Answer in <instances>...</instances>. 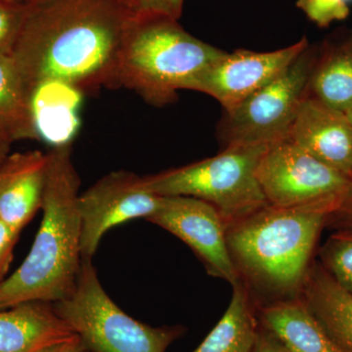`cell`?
Segmentation results:
<instances>
[{
    "mask_svg": "<svg viewBox=\"0 0 352 352\" xmlns=\"http://www.w3.org/2000/svg\"><path fill=\"white\" fill-rule=\"evenodd\" d=\"M223 52L190 34L178 20L135 18L118 54L113 87H126L163 107L176 100L179 90H191Z\"/></svg>",
    "mask_w": 352,
    "mask_h": 352,
    "instance_id": "277c9868",
    "label": "cell"
},
{
    "mask_svg": "<svg viewBox=\"0 0 352 352\" xmlns=\"http://www.w3.org/2000/svg\"><path fill=\"white\" fill-rule=\"evenodd\" d=\"M288 139L322 163L352 178V124L346 113L307 94Z\"/></svg>",
    "mask_w": 352,
    "mask_h": 352,
    "instance_id": "7c38bea8",
    "label": "cell"
},
{
    "mask_svg": "<svg viewBox=\"0 0 352 352\" xmlns=\"http://www.w3.org/2000/svg\"><path fill=\"white\" fill-rule=\"evenodd\" d=\"M80 180L69 143L48 153L43 215L24 263L0 283V309L28 302L56 303L75 289L82 265Z\"/></svg>",
    "mask_w": 352,
    "mask_h": 352,
    "instance_id": "3957f363",
    "label": "cell"
},
{
    "mask_svg": "<svg viewBox=\"0 0 352 352\" xmlns=\"http://www.w3.org/2000/svg\"><path fill=\"white\" fill-rule=\"evenodd\" d=\"M351 38H352V34H351Z\"/></svg>",
    "mask_w": 352,
    "mask_h": 352,
    "instance_id": "4dcf8cb0",
    "label": "cell"
},
{
    "mask_svg": "<svg viewBox=\"0 0 352 352\" xmlns=\"http://www.w3.org/2000/svg\"><path fill=\"white\" fill-rule=\"evenodd\" d=\"M146 220L183 241L210 276L226 280L231 286L240 281L227 247L226 222L207 201L191 197H164L162 207Z\"/></svg>",
    "mask_w": 352,
    "mask_h": 352,
    "instance_id": "30bf717a",
    "label": "cell"
},
{
    "mask_svg": "<svg viewBox=\"0 0 352 352\" xmlns=\"http://www.w3.org/2000/svg\"><path fill=\"white\" fill-rule=\"evenodd\" d=\"M252 352H291L276 336L259 324L258 338Z\"/></svg>",
    "mask_w": 352,
    "mask_h": 352,
    "instance_id": "484cf974",
    "label": "cell"
},
{
    "mask_svg": "<svg viewBox=\"0 0 352 352\" xmlns=\"http://www.w3.org/2000/svg\"><path fill=\"white\" fill-rule=\"evenodd\" d=\"M298 298L344 352H352V295L314 261Z\"/></svg>",
    "mask_w": 352,
    "mask_h": 352,
    "instance_id": "2e32d148",
    "label": "cell"
},
{
    "mask_svg": "<svg viewBox=\"0 0 352 352\" xmlns=\"http://www.w3.org/2000/svg\"><path fill=\"white\" fill-rule=\"evenodd\" d=\"M233 288L226 314L192 352H252L259 330L256 305L242 282Z\"/></svg>",
    "mask_w": 352,
    "mask_h": 352,
    "instance_id": "e0dca14e",
    "label": "cell"
},
{
    "mask_svg": "<svg viewBox=\"0 0 352 352\" xmlns=\"http://www.w3.org/2000/svg\"><path fill=\"white\" fill-rule=\"evenodd\" d=\"M88 352H166L183 328L152 327L120 309L99 281L92 259L82 258L75 289L53 303Z\"/></svg>",
    "mask_w": 352,
    "mask_h": 352,
    "instance_id": "8992f818",
    "label": "cell"
},
{
    "mask_svg": "<svg viewBox=\"0 0 352 352\" xmlns=\"http://www.w3.org/2000/svg\"><path fill=\"white\" fill-rule=\"evenodd\" d=\"M308 45L303 38L268 52H223L199 76L191 90L210 95L228 112L283 73Z\"/></svg>",
    "mask_w": 352,
    "mask_h": 352,
    "instance_id": "8fae6325",
    "label": "cell"
},
{
    "mask_svg": "<svg viewBox=\"0 0 352 352\" xmlns=\"http://www.w3.org/2000/svg\"><path fill=\"white\" fill-rule=\"evenodd\" d=\"M20 233L0 219V283L6 279Z\"/></svg>",
    "mask_w": 352,
    "mask_h": 352,
    "instance_id": "cb8c5ba5",
    "label": "cell"
},
{
    "mask_svg": "<svg viewBox=\"0 0 352 352\" xmlns=\"http://www.w3.org/2000/svg\"><path fill=\"white\" fill-rule=\"evenodd\" d=\"M326 227L335 230H352V188L340 207L328 215Z\"/></svg>",
    "mask_w": 352,
    "mask_h": 352,
    "instance_id": "d4e9b609",
    "label": "cell"
},
{
    "mask_svg": "<svg viewBox=\"0 0 352 352\" xmlns=\"http://www.w3.org/2000/svg\"><path fill=\"white\" fill-rule=\"evenodd\" d=\"M331 208L266 205L226 229L240 281L258 305L298 298Z\"/></svg>",
    "mask_w": 352,
    "mask_h": 352,
    "instance_id": "7a4b0ae2",
    "label": "cell"
},
{
    "mask_svg": "<svg viewBox=\"0 0 352 352\" xmlns=\"http://www.w3.org/2000/svg\"><path fill=\"white\" fill-rule=\"evenodd\" d=\"M319 258L333 281L352 295V230H336L319 250Z\"/></svg>",
    "mask_w": 352,
    "mask_h": 352,
    "instance_id": "ffe728a7",
    "label": "cell"
},
{
    "mask_svg": "<svg viewBox=\"0 0 352 352\" xmlns=\"http://www.w3.org/2000/svg\"><path fill=\"white\" fill-rule=\"evenodd\" d=\"M12 145L10 139L0 129V164L10 154V148Z\"/></svg>",
    "mask_w": 352,
    "mask_h": 352,
    "instance_id": "83f0119b",
    "label": "cell"
},
{
    "mask_svg": "<svg viewBox=\"0 0 352 352\" xmlns=\"http://www.w3.org/2000/svg\"><path fill=\"white\" fill-rule=\"evenodd\" d=\"M132 12L138 17H166L178 20L184 0H126Z\"/></svg>",
    "mask_w": 352,
    "mask_h": 352,
    "instance_id": "603a6c76",
    "label": "cell"
},
{
    "mask_svg": "<svg viewBox=\"0 0 352 352\" xmlns=\"http://www.w3.org/2000/svg\"><path fill=\"white\" fill-rule=\"evenodd\" d=\"M347 117H349V120H351V124H352V110L351 112H349L346 113Z\"/></svg>",
    "mask_w": 352,
    "mask_h": 352,
    "instance_id": "f546056e",
    "label": "cell"
},
{
    "mask_svg": "<svg viewBox=\"0 0 352 352\" xmlns=\"http://www.w3.org/2000/svg\"><path fill=\"white\" fill-rule=\"evenodd\" d=\"M36 352H88V351L83 346L80 338L76 335L75 337L71 338V339L58 342V344H52L50 346L44 347V349Z\"/></svg>",
    "mask_w": 352,
    "mask_h": 352,
    "instance_id": "4316f807",
    "label": "cell"
},
{
    "mask_svg": "<svg viewBox=\"0 0 352 352\" xmlns=\"http://www.w3.org/2000/svg\"><path fill=\"white\" fill-rule=\"evenodd\" d=\"M25 6L0 0V56H11L25 17Z\"/></svg>",
    "mask_w": 352,
    "mask_h": 352,
    "instance_id": "44dd1931",
    "label": "cell"
},
{
    "mask_svg": "<svg viewBox=\"0 0 352 352\" xmlns=\"http://www.w3.org/2000/svg\"><path fill=\"white\" fill-rule=\"evenodd\" d=\"M48 154H9L0 164V219L22 232L43 208Z\"/></svg>",
    "mask_w": 352,
    "mask_h": 352,
    "instance_id": "4fadbf2b",
    "label": "cell"
},
{
    "mask_svg": "<svg viewBox=\"0 0 352 352\" xmlns=\"http://www.w3.org/2000/svg\"><path fill=\"white\" fill-rule=\"evenodd\" d=\"M135 18L126 0L29 2L11 58L34 108L52 85L113 87L118 54Z\"/></svg>",
    "mask_w": 352,
    "mask_h": 352,
    "instance_id": "6da1fadb",
    "label": "cell"
},
{
    "mask_svg": "<svg viewBox=\"0 0 352 352\" xmlns=\"http://www.w3.org/2000/svg\"><path fill=\"white\" fill-rule=\"evenodd\" d=\"M352 0H298L296 6L308 19L320 28H327L336 21L349 17Z\"/></svg>",
    "mask_w": 352,
    "mask_h": 352,
    "instance_id": "7402d4cb",
    "label": "cell"
},
{
    "mask_svg": "<svg viewBox=\"0 0 352 352\" xmlns=\"http://www.w3.org/2000/svg\"><path fill=\"white\" fill-rule=\"evenodd\" d=\"M307 94L344 113L352 110V38L325 46L318 55Z\"/></svg>",
    "mask_w": 352,
    "mask_h": 352,
    "instance_id": "ac0fdd59",
    "label": "cell"
},
{
    "mask_svg": "<svg viewBox=\"0 0 352 352\" xmlns=\"http://www.w3.org/2000/svg\"><path fill=\"white\" fill-rule=\"evenodd\" d=\"M256 177L268 205L279 208L322 206L335 212L352 188V178L289 139L268 146Z\"/></svg>",
    "mask_w": 352,
    "mask_h": 352,
    "instance_id": "ba28073f",
    "label": "cell"
},
{
    "mask_svg": "<svg viewBox=\"0 0 352 352\" xmlns=\"http://www.w3.org/2000/svg\"><path fill=\"white\" fill-rule=\"evenodd\" d=\"M164 197L146 187L144 176L113 171L78 197L82 258L92 259L101 239L113 227L136 219H149L163 205Z\"/></svg>",
    "mask_w": 352,
    "mask_h": 352,
    "instance_id": "9c48e42d",
    "label": "cell"
},
{
    "mask_svg": "<svg viewBox=\"0 0 352 352\" xmlns=\"http://www.w3.org/2000/svg\"><path fill=\"white\" fill-rule=\"evenodd\" d=\"M317 51L309 45L272 82L226 112L220 134L227 145L267 144L288 139L307 95Z\"/></svg>",
    "mask_w": 352,
    "mask_h": 352,
    "instance_id": "52a82bcc",
    "label": "cell"
},
{
    "mask_svg": "<svg viewBox=\"0 0 352 352\" xmlns=\"http://www.w3.org/2000/svg\"><path fill=\"white\" fill-rule=\"evenodd\" d=\"M0 129L12 143L41 138L34 105L11 56H0Z\"/></svg>",
    "mask_w": 352,
    "mask_h": 352,
    "instance_id": "d6986e66",
    "label": "cell"
},
{
    "mask_svg": "<svg viewBox=\"0 0 352 352\" xmlns=\"http://www.w3.org/2000/svg\"><path fill=\"white\" fill-rule=\"evenodd\" d=\"M13 1L18 2V3L23 4V6H27L32 0H13Z\"/></svg>",
    "mask_w": 352,
    "mask_h": 352,
    "instance_id": "f1b7e54d",
    "label": "cell"
},
{
    "mask_svg": "<svg viewBox=\"0 0 352 352\" xmlns=\"http://www.w3.org/2000/svg\"><path fill=\"white\" fill-rule=\"evenodd\" d=\"M259 324L291 352H344L300 298L256 307Z\"/></svg>",
    "mask_w": 352,
    "mask_h": 352,
    "instance_id": "9a60e30c",
    "label": "cell"
},
{
    "mask_svg": "<svg viewBox=\"0 0 352 352\" xmlns=\"http://www.w3.org/2000/svg\"><path fill=\"white\" fill-rule=\"evenodd\" d=\"M75 336L53 303L28 302L0 309V352H36Z\"/></svg>",
    "mask_w": 352,
    "mask_h": 352,
    "instance_id": "5bb4252c",
    "label": "cell"
},
{
    "mask_svg": "<svg viewBox=\"0 0 352 352\" xmlns=\"http://www.w3.org/2000/svg\"><path fill=\"white\" fill-rule=\"evenodd\" d=\"M267 144L227 145L217 156L144 176L161 197H191L217 208L226 227L268 205L256 168Z\"/></svg>",
    "mask_w": 352,
    "mask_h": 352,
    "instance_id": "5b68a950",
    "label": "cell"
}]
</instances>
